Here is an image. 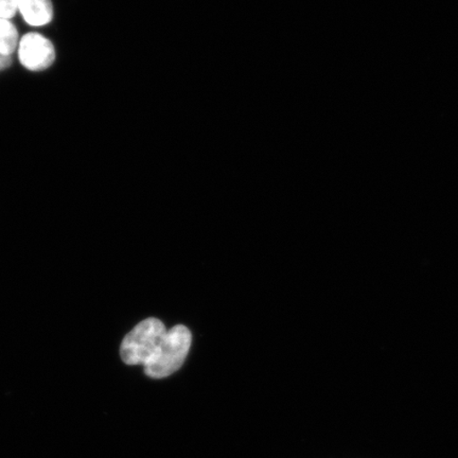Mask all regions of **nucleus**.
I'll list each match as a JSON object with an SVG mask.
<instances>
[{"label":"nucleus","mask_w":458,"mask_h":458,"mask_svg":"<svg viewBox=\"0 0 458 458\" xmlns=\"http://www.w3.org/2000/svg\"><path fill=\"white\" fill-rule=\"evenodd\" d=\"M11 63H13V60H11V56L0 54V71H3L4 70V68L9 67L11 65Z\"/></svg>","instance_id":"obj_7"},{"label":"nucleus","mask_w":458,"mask_h":458,"mask_svg":"<svg viewBox=\"0 0 458 458\" xmlns=\"http://www.w3.org/2000/svg\"><path fill=\"white\" fill-rule=\"evenodd\" d=\"M19 42V33L13 22L9 20L0 19V54L13 55Z\"/></svg>","instance_id":"obj_5"},{"label":"nucleus","mask_w":458,"mask_h":458,"mask_svg":"<svg viewBox=\"0 0 458 458\" xmlns=\"http://www.w3.org/2000/svg\"><path fill=\"white\" fill-rule=\"evenodd\" d=\"M192 335L184 325H176L168 330L165 335L162 352L156 362L145 369L146 375L153 379H165L179 370L191 351Z\"/></svg>","instance_id":"obj_2"},{"label":"nucleus","mask_w":458,"mask_h":458,"mask_svg":"<svg viewBox=\"0 0 458 458\" xmlns=\"http://www.w3.org/2000/svg\"><path fill=\"white\" fill-rule=\"evenodd\" d=\"M168 330L162 320L148 318L131 329L122 343L120 356L125 364L140 365L145 369L156 362Z\"/></svg>","instance_id":"obj_1"},{"label":"nucleus","mask_w":458,"mask_h":458,"mask_svg":"<svg viewBox=\"0 0 458 458\" xmlns=\"http://www.w3.org/2000/svg\"><path fill=\"white\" fill-rule=\"evenodd\" d=\"M20 60L28 70L38 72L53 64L55 51L53 43L38 33H28L21 38L19 49Z\"/></svg>","instance_id":"obj_3"},{"label":"nucleus","mask_w":458,"mask_h":458,"mask_svg":"<svg viewBox=\"0 0 458 458\" xmlns=\"http://www.w3.org/2000/svg\"><path fill=\"white\" fill-rule=\"evenodd\" d=\"M17 8L28 24L34 27L47 25L53 20L50 0H17Z\"/></svg>","instance_id":"obj_4"},{"label":"nucleus","mask_w":458,"mask_h":458,"mask_svg":"<svg viewBox=\"0 0 458 458\" xmlns=\"http://www.w3.org/2000/svg\"><path fill=\"white\" fill-rule=\"evenodd\" d=\"M17 10V0H0V19H13Z\"/></svg>","instance_id":"obj_6"}]
</instances>
